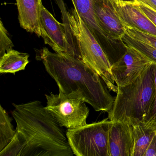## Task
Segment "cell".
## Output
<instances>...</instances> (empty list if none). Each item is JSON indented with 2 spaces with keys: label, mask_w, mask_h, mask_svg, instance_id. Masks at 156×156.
<instances>
[{
  "label": "cell",
  "mask_w": 156,
  "mask_h": 156,
  "mask_svg": "<svg viewBox=\"0 0 156 156\" xmlns=\"http://www.w3.org/2000/svg\"><path fill=\"white\" fill-rule=\"evenodd\" d=\"M16 133L3 150L6 156H73L66 133L38 100L12 104Z\"/></svg>",
  "instance_id": "obj_1"
},
{
  "label": "cell",
  "mask_w": 156,
  "mask_h": 156,
  "mask_svg": "<svg viewBox=\"0 0 156 156\" xmlns=\"http://www.w3.org/2000/svg\"><path fill=\"white\" fill-rule=\"evenodd\" d=\"M36 58L42 62L59 92H79L95 111L108 113L111 110L115 98L103 79L82 60L66 54L51 52L46 47L38 51Z\"/></svg>",
  "instance_id": "obj_2"
},
{
  "label": "cell",
  "mask_w": 156,
  "mask_h": 156,
  "mask_svg": "<svg viewBox=\"0 0 156 156\" xmlns=\"http://www.w3.org/2000/svg\"><path fill=\"white\" fill-rule=\"evenodd\" d=\"M117 95L108 118L131 125L146 121L156 94L154 70L151 66L133 83L117 86Z\"/></svg>",
  "instance_id": "obj_3"
},
{
  "label": "cell",
  "mask_w": 156,
  "mask_h": 156,
  "mask_svg": "<svg viewBox=\"0 0 156 156\" xmlns=\"http://www.w3.org/2000/svg\"><path fill=\"white\" fill-rule=\"evenodd\" d=\"M61 1L81 60L100 76L110 91L117 93L118 87L111 71L112 65L103 47L75 9L68 11L64 0Z\"/></svg>",
  "instance_id": "obj_4"
},
{
  "label": "cell",
  "mask_w": 156,
  "mask_h": 156,
  "mask_svg": "<svg viewBox=\"0 0 156 156\" xmlns=\"http://www.w3.org/2000/svg\"><path fill=\"white\" fill-rule=\"evenodd\" d=\"M108 118L76 128L67 129L66 136L76 156H109Z\"/></svg>",
  "instance_id": "obj_5"
},
{
  "label": "cell",
  "mask_w": 156,
  "mask_h": 156,
  "mask_svg": "<svg viewBox=\"0 0 156 156\" xmlns=\"http://www.w3.org/2000/svg\"><path fill=\"white\" fill-rule=\"evenodd\" d=\"M46 109L62 127L67 129L76 128L86 125L89 109L83 95L79 92L66 94L59 92L45 94Z\"/></svg>",
  "instance_id": "obj_6"
},
{
  "label": "cell",
  "mask_w": 156,
  "mask_h": 156,
  "mask_svg": "<svg viewBox=\"0 0 156 156\" xmlns=\"http://www.w3.org/2000/svg\"><path fill=\"white\" fill-rule=\"evenodd\" d=\"M124 54L111 65V71L117 86H125L133 83L154 63L135 48L124 45Z\"/></svg>",
  "instance_id": "obj_7"
},
{
  "label": "cell",
  "mask_w": 156,
  "mask_h": 156,
  "mask_svg": "<svg viewBox=\"0 0 156 156\" xmlns=\"http://www.w3.org/2000/svg\"><path fill=\"white\" fill-rule=\"evenodd\" d=\"M41 22L42 28L41 37L58 54H66L73 57L74 39L65 23H60L43 5L41 11Z\"/></svg>",
  "instance_id": "obj_8"
},
{
  "label": "cell",
  "mask_w": 156,
  "mask_h": 156,
  "mask_svg": "<svg viewBox=\"0 0 156 156\" xmlns=\"http://www.w3.org/2000/svg\"><path fill=\"white\" fill-rule=\"evenodd\" d=\"M124 26L140 30L156 36V27L140 9L137 2L124 0H109Z\"/></svg>",
  "instance_id": "obj_9"
},
{
  "label": "cell",
  "mask_w": 156,
  "mask_h": 156,
  "mask_svg": "<svg viewBox=\"0 0 156 156\" xmlns=\"http://www.w3.org/2000/svg\"><path fill=\"white\" fill-rule=\"evenodd\" d=\"M108 144L109 156H133L134 141L132 125L127 122L111 121Z\"/></svg>",
  "instance_id": "obj_10"
},
{
  "label": "cell",
  "mask_w": 156,
  "mask_h": 156,
  "mask_svg": "<svg viewBox=\"0 0 156 156\" xmlns=\"http://www.w3.org/2000/svg\"><path fill=\"white\" fill-rule=\"evenodd\" d=\"M95 12L101 29L108 41H121L125 35L124 26L109 0H94Z\"/></svg>",
  "instance_id": "obj_11"
},
{
  "label": "cell",
  "mask_w": 156,
  "mask_h": 156,
  "mask_svg": "<svg viewBox=\"0 0 156 156\" xmlns=\"http://www.w3.org/2000/svg\"><path fill=\"white\" fill-rule=\"evenodd\" d=\"M16 2L21 27L27 32L41 37V15L43 5L41 0H16Z\"/></svg>",
  "instance_id": "obj_12"
},
{
  "label": "cell",
  "mask_w": 156,
  "mask_h": 156,
  "mask_svg": "<svg viewBox=\"0 0 156 156\" xmlns=\"http://www.w3.org/2000/svg\"><path fill=\"white\" fill-rule=\"evenodd\" d=\"M134 149L133 156H144L156 131V126L147 121L132 125Z\"/></svg>",
  "instance_id": "obj_13"
},
{
  "label": "cell",
  "mask_w": 156,
  "mask_h": 156,
  "mask_svg": "<svg viewBox=\"0 0 156 156\" xmlns=\"http://www.w3.org/2000/svg\"><path fill=\"white\" fill-rule=\"evenodd\" d=\"M74 9L89 30L96 37L97 34L108 41L98 21L94 0H72Z\"/></svg>",
  "instance_id": "obj_14"
},
{
  "label": "cell",
  "mask_w": 156,
  "mask_h": 156,
  "mask_svg": "<svg viewBox=\"0 0 156 156\" xmlns=\"http://www.w3.org/2000/svg\"><path fill=\"white\" fill-rule=\"evenodd\" d=\"M30 55L15 50H11L0 57V73H12L24 70L29 63Z\"/></svg>",
  "instance_id": "obj_15"
},
{
  "label": "cell",
  "mask_w": 156,
  "mask_h": 156,
  "mask_svg": "<svg viewBox=\"0 0 156 156\" xmlns=\"http://www.w3.org/2000/svg\"><path fill=\"white\" fill-rule=\"evenodd\" d=\"M12 119L5 109L0 106V151L3 150L12 140L16 133V129L12 123Z\"/></svg>",
  "instance_id": "obj_16"
},
{
  "label": "cell",
  "mask_w": 156,
  "mask_h": 156,
  "mask_svg": "<svg viewBox=\"0 0 156 156\" xmlns=\"http://www.w3.org/2000/svg\"><path fill=\"white\" fill-rule=\"evenodd\" d=\"M120 41L123 45L135 48L156 64V49L142 42L135 40L125 34Z\"/></svg>",
  "instance_id": "obj_17"
},
{
  "label": "cell",
  "mask_w": 156,
  "mask_h": 156,
  "mask_svg": "<svg viewBox=\"0 0 156 156\" xmlns=\"http://www.w3.org/2000/svg\"><path fill=\"white\" fill-rule=\"evenodd\" d=\"M124 27L125 34L128 36L156 49V36L132 27Z\"/></svg>",
  "instance_id": "obj_18"
},
{
  "label": "cell",
  "mask_w": 156,
  "mask_h": 156,
  "mask_svg": "<svg viewBox=\"0 0 156 156\" xmlns=\"http://www.w3.org/2000/svg\"><path fill=\"white\" fill-rule=\"evenodd\" d=\"M14 46L8 31L4 27L2 21H0V57L12 50Z\"/></svg>",
  "instance_id": "obj_19"
},
{
  "label": "cell",
  "mask_w": 156,
  "mask_h": 156,
  "mask_svg": "<svg viewBox=\"0 0 156 156\" xmlns=\"http://www.w3.org/2000/svg\"><path fill=\"white\" fill-rule=\"evenodd\" d=\"M152 66L154 70L155 87H156V94H155V99L153 101L150 113L146 121H147L156 126V64L153 63Z\"/></svg>",
  "instance_id": "obj_20"
},
{
  "label": "cell",
  "mask_w": 156,
  "mask_h": 156,
  "mask_svg": "<svg viewBox=\"0 0 156 156\" xmlns=\"http://www.w3.org/2000/svg\"><path fill=\"white\" fill-rule=\"evenodd\" d=\"M137 2V1H136ZM138 5L141 11L152 22L156 27V11L153 10L148 6L140 2H138Z\"/></svg>",
  "instance_id": "obj_21"
},
{
  "label": "cell",
  "mask_w": 156,
  "mask_h": 156,
  "mask_svg": "<svg viewBox=\"0 0 156 156\" xmlns=\"http://www.w3.org/2000/svg\"><path fill=\"white\" fill-rule=\"evenodd\" d=\"M144 156H156V131Z\"/></svg>",
  "instance_id": "obj_22"
},
{
  "label": "cell",
  "mask_w": 156,
  "mask_h": 156,
  "mask_svg": "<svg viewBox=\"0 0 156 156\" xmlns=\"http://www.w3.org/2000/svg\"><path fill=\"white\" fill-rule=\"evenodd\" d=\"M136 1L143 3L156 11V0H136Z\"/></svg>",
  "instance_id": "obj_23"
},
{
  "label": "cell",
  "mask_w": 156,
  "mask_h": 156,
  "mask_svg": "<svg viewBox=\"0 0 156 156\" xmlns=\"http://www.w3.org/2000/svg\"><path fill=\"white\" fill-rule=\"evenodd\" d=\"M124 1H134L135 0H124Z\"/></svg>",
  "instance_id": "obj_24"
}]
</instances>
